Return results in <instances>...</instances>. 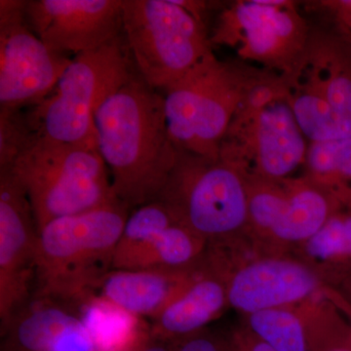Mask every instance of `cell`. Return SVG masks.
Returning a JSON list of instances; mask_svg holds the SVG:
<instances>
[{"mask_svg": "<svg viewBox=\"0 0 351 351\" xmlns=\"http://www.w3.org/2000/svg\"><path fill=\"white\" fill-rule=\"evenodd\" d=\"M179 223L181 221L174 212L158 199L134 209L127 218L117 244L113 269H119L127 258L144 248L157 234Z\"/></svg>", "mask_w": 351, "mask_h": 351, "instance_id": "obj_23", "label": "cell"}, {"mask_svg": "<svg viewBox=\"0 0 351 351\" xmlns=\"http://www.w3.org/2000/svg\"><path fill=\"white\" fill-rule=\"evenodd\" d=\"M129 52L122 34L98 49L75 55L53 91L23 110L27 125L59 142L97 145L96 112L136 75Z\"/></svg>", "mask_w": 351, "mask_h": 351, "instance_id": "obj_5", "label": "cell"}, {"mask_svg": "<svg viewBox=\"0 0 351 351\" xmlns=\"http://www.w3.org/2000/svg\"><path fill=\"white\" fill-rule=\"evenodd\" d=\"M252 332L276 351H309L304 316L299 306L278 307L246 315Z\"/></svg>", "mask_w": 351, "mask_h": 351, "instance_id": "obj_22", "label": "cell"}, {"mask_svg": "<svg viewBox=\"0 0 351 351\" xmlns=\"http://www.w3.org/2000/svg\"><path fill=\"white\" fill-rule=\"evenodd\" d=\"M253 77L212 53L164 88L166 122L177 149L219 158L221 142Z\"/></svg>", "mask_w": 351, "mask_h": 351, "instance_id": "obj_6", "label": "cell"}, {"mask_svg": "<svg viewBox=\"0 0 351 351\" xmlns=\"http://www.w3.org/2000/svg\"><path fill=\"white\" fill-rule=\"evenodd\" d=\"M177 351H226V348L223 338L204 329L182 339Z\"/></svg>", "mask_w": 351, "mask_h": 351, "instance_id": "obj_25", "label": "cell"}, {"mask_svg": "<svg viewBox=\"0 0 351 351\" xmlns=\"http://www.w3.org/2000/svg\"><path fill=\"white\" fill-rule=\"evenodd\" d=\"M210 40L283 76L299 63L309 43L306 23L285 0L237 2L219 16Z\"/></svg>", "mask_w": 351, "mask_h": 351, "instance_id": "obj_10", "label": "cell"}, {"mask_svg": "<svg viewBox=\"0 0 351 351\" xmlns=\"http://www.w3.org/2000/svg\"><path fill=\"white\" fill-rule=\"evenodd\" d=\"M223 341L228 351H276L247 326L234 330Z\"/></svg>", "mask_w": 351, "mask_h": 351, "instance_id": "obj_24", "label": "cell"}, {"mask_svg": "<svg viewBox=\"0 0 351 351\" xmlns=\"http://www.w3.org/2000/svg\"><path fill=\"white\" fill-rule=\"evenodd\" d=\"M329 351H351V345L350 341L348 343H346V345L339 346L337 348H332Z\"/></svg>", "mask_w": 351, "mask_h": 351, "instance_id": "obj_30", "label": "cell"}, {"mask_svg": "<svg viewBox=\"0 0 351 351\" xmlns=\"http://www.w3.org/2000/svg\"><path fill=\"white\" fill-rule=\"evenodd\" d=\"M172 1L184 8L186 12L191 14L197 22L204 25L203 13L205 11V2L193 1V0H172Z\"/></svg>", "mask_w": 351, "mask_h": 351, "instance_id": "obj_27", "label": "cell"}, {"mask_svg": "<svg viewBox=\"0 0 351 351\" xmlns=\"http://www.w3.org/2000/svg\"><path fill=\"white\" fill-rule=\"evenodd\" d=\"M210 265L225 279L230 307L249 314L298 306L330 288L322 276L301 258L286 254L255 253L239 257V252L219 258Z\"/></svg>", "mask_w": 351, "mask_h": 351, "instance_id": "obj_11", "label": "cell"}, {"mask_svg": "<svg viewBox=\"0 0 351 351\" xmlns=\"http://www.w3.org/2000/svg\"><path fill=\"white\" fill-rule=\"evenodd\" d=\"M330 6L336 12L339 20L351 31V0L330 2Z\"/></svg>", "mask_w": 351, "mask_h": 351, "instance_id": "obj_28", "label": "cell"}, {"mask_svg": "<svg viewBox=\"0 0 351 351\" xmlns=\"http://www.w3.org/2000/svg\"><path fill=\"white\" fill-rule=\"evenodd\" d=\"M299 258L317 270L324 280L351 276V208L330 217L311 239L297 248Z\"/></svg>", "mask_w": 351, "mask_h": 351, "instance_id": "obj_19", "label": "cell"}, {"mask_svg": "<svg viewBox=\"0 0 351 351\" xmlns=\"http://www.w3.org/2000/svg\"><path fill=\"white\" fill-rule=\"evenodd\" d=\"M95 127L97 149L117 198L131 210L156 200L179 156L162 93L135 75L104 101Z\"/></svg>", "mask_w": 351, "mask_h": 351, "instance_id": "obj_2", "label": "cell"}, {"mask_svg": "<svg viewBox=\"0 0 351 351\" xmlns=\"http://www.w3.org/2000/svg\"><path fill=\"white\" fill-rule=\"evenodd\" d=\"M123 34L138 75L159 91L213 53L205 25L172 0H123Z\"/></svg>", "mask_w": 351, "mask_h": 351, "instance_id": "obj_8", "label": "cell"}, {"mask_svg": "<svg viewBox=\"0 0 351 351\" xmlns=\"http://www.w3.org/2000/svg\"><path fill=\"white\" fill-rule=\"evenodd\" d=\"M306 140L283 80L255 75L226 131L219 157L245 177L286 179L304 165Z\"/></svg>", "mask_w": 351, "mask_h": 351, "instance_id": "obj_4", "label": "cell"}, {"mask_svg": "<svg viewBox=\"0 0 351 351\" xmlns=\"http://www.w3.org/2000/svg\"><path fill=\"white\" fill-rule=\"evenodd\" d=\"M291 107L309 142L351 137V53L339 43L307 46L284 75Z\"/></svg>", "mask_w": 351, "mask_h": 351, "instance_id": "obj_9", "label": "cell"}, {"mask_svg": "<svg viewBox=\"0 0 351 351\" xmlns=\"http://www.w3.org/2000/svg\"><path fill=\"white\" fill-rule=\"evenodd\" d=\"M157 199L208 244L248 237L246 178L221 157L205 158L179 149L177 163Z\"/></svg>", "mask_w": 351, "mask_h": 351, "instance_id": "obj_7", "label": "cell"}, {"mask_svg": "<svg viewBox=\"0 0 351 351\" xmlns=\"http://www.w3.org/2000/svg\"><path fill=\"white\" fill-rule=\"evenodd\" d=\"M336 306H338L341 313L346 316L350 328V345H351V302H348L343 295H339L336 301Z\"/></svg>", "mask_w": 351, "mask_h": 351, "instance_id": "obj_29", "label": "cell"}, {"mask_svg": "<svg viewBox=\"0 0 351 351\" xmlns=\"http://www.w3.org/2000/svg\"><path fill=\"white\" fill-rule=\"evenodd\" d=\"M180 341H165L154 338L149 332L133 351H177Z\"/></svg>", "mask_w": 351, "mask_h": 351, "instance_id": "obj_26", "label": "cell"}, {"mask_svg": "<svg viewBox=\"0 0 351 351\" xmlns=\"http://www.w3.org/2000/svg\"><path fill=\"white\" fill-rule=\"evenodd\" d=\"M0 351H99L84 306L32 295L0 328Z\"/></svg>", "mask_w": 351, "mask_h": 351, "instance_id": "obj_15", "label": "cell"}, {"mask_svg": "<svg viewBox=\"0 0 351 351\" xmlns=\"http://www.w3.org/2000/svg\"><path fill=\"white\" fill-rule=\"evenodd\" d=\"M203 258L182 269H113L97 299L138 319H154L195 280Z\"/></svg>", "mask_w": 351, "mask_h": 351, "instance_id": "obj_16", "label": "cell"}, {"mask_svg": "<svg viewBox=\"0 0 351 351\" xmlns=\"http://www.w3.org/2000/svg\"><path fill=\"white\" fill-rule=\"evenodd\" d=\"M228 307L225 279L207 265L204 258L202 269L195 280L152 320L149 332L154 338L180 341L206 329Z\"/></svg>", "mask_w": 351, "mask_h": 351, "instance_id": "obj_18", "label": "cell"}, {"mask_svg": "<svg viewBox=\"0 0 351 351\" xmlns=\"http://www.w3.org/2000/svg\"><path fill=\"white\" fill-rule=\"evenodd\" d=\"M0 169L24 189L39 232L54 219L119 199L97 145L39 135L27 125L23 110L0 112Z\"/></svg>", "mask_w": 351, "mask_h": 351, "instance_id": "obj_1", "label": "cell"}, {"mask_svg": "<svg viewBox=\"0 0 351 351\" xmlns=\"http://www.w3.org/2000/svg\"><path fill=\"white\" fill-rule=\"evenodd\" d=\"M306 177L345 208H351V137L311 142Z\"/></svg>", "mask_w": 351, "mask_h": 351, "instance_id": "obj_21", "label": "cell"}, {"mask_svg": "<svg viewBox=\"0 0 351 351\" xmlns=\"http://www.w3.org/2000/svg\"><path fill=\"white\" fill-rule=\"evenodd\" d=\"M343 208L336 198L306 176L281 180L274 204V226L267 244V254H286L290 249H297Z\"/></svg>", "mask_w": 351, "mask_h": 351, "instance_id": "obj_17", "label": "cell"}, {"mask_svg": "<svg viewBox=\"0 0 351 351\" xmlns=\"http://www.w3.org/2000/svg\"><path fill=\"white\" fill-rule=\"evenodd\" d=\"M25 18L51 51L75 55L123 34V0H32Z\"/></svg>", "mask_w": 351, "mask_h": 351, "instance_id": "obj_14", "label": "cell"}, {"mask_svg": "<svg viewBox=\"0 0 351 351\" xmlns=\"http://www.w3.org/2000/svg\"><path fill=\"white\" fill-rule=\"evenodd\" d=\"M39 230L27 193L0 169V328L34 293Z\"/></svg>", "mask_w": 351, "mask_h": 351, "instance_id": "obj_13", "label": "cell"}, {"mask_svg": "<svg viewBox=\"0 0 351 351\" xmlns=\"http://www.w3.org/2000/svg\"><path fill=\"white\" fill-rule=\"evenodd\" d=\"M130 212L117 199L44 226L39 232L34 295L77 306L96 300L113 270L115 250Z\"/></svg>", "mask_w": 351, "mask_h": 351, "instance_id": "obj_3", "label": "cell"}, {"mask_svg": "<svg viewBox=\"0 0 351 351\" xmlns=\"http://www.w3.org/2000/svg\"><path fill=\"white\" fill-rule=\"evenodd\" d=\"M25 3L0 1V112H20L53 91L71 60L51 51L25 18Z\"/></svg>", "mask_w": 351, "mask_h": 351, "instance_id": "obj_12", "label": "cell"}, {"mask_svg": "<svg viewBox=\"0 0 351 351\" xmlns=\"http://www.w3.org/2000/svg\"><path fill=\"white\" fill-rule=\"evenodd\" d=\"M225 345H226V343H225ZM226 351H228V348H226Z\"/></svg>", "mask_w": 351, "mask_h": 351, "instance_id": "obj_31", "label": "cell"}, {"mask_svg": "<svg viewBox=\"0 0 351 351\" xmlns=\"http://www.w3.org/2000/svg\"><path fill=\"white\" fill-rule=\"evenodd\" d=\"M208 242L182 223H175L127 258L117 269H182L199 263Z\"/></svg>", "mask_w": 351, "mask_h": 351, "instance_id": "obj_20", "label": "cell"}]
</instances>
